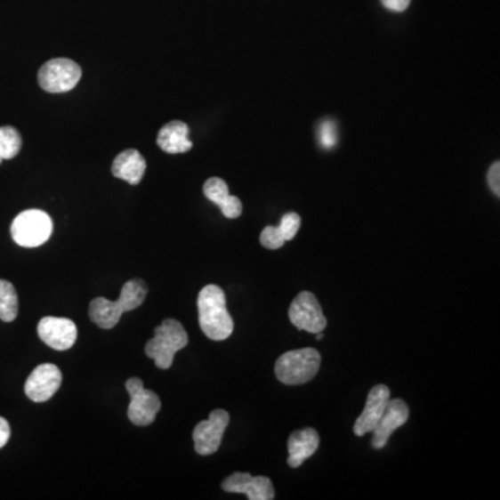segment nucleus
<instances>
[{"label": "nucleus", "instance_id": "17", "mask_svg": "<svg viewBox=\"0 0 500 500\" xmlns=\"http://www.w3.org/2000/svg\"><path fill=\"white\" fill-rule=\"evenodd\" d=\"M158 148L165 152L177 155V153L190 152L192 142L190 141V128L182 121H172L165 124L157 135Z\"/></svg>", "mask_w": 500, "mask_h": 500}, {"label": "nucleus", "instance_id": "20", "mask_svg": "<svg viewBox=\"0 0 500 500\" xmlns=\"http://www.w3.org/2000/svg\"><path fill=\"white\" fill-rule=\"evenodd\" d=\"M17 314H19V296L16 288L9 281L0 279V320L10 323L16 320Z\"/></svg>", "mask_w": 500, "mask_h": 500}, {"label": "nucleus", "instance_id": "18", "mask_svg": "<svg viewBox=\"0 0 500 500\" xmlns=\"http://www.w3.org/2000/svg\"><path fill=\"white\" fill-rule=\"evenodd\" d=\"M121 316H123V310L118 306L117 301L111 302L106 298H96L89 304V319L99 328H115L120 321Z\"/></svg>", "mask_w": 500, "mask_h": 500}, {"label": "nucleus", "instance_id": "16", "mask_svg": "<svg viewBox=\"0 0 500 500\" xmlns=\"http://www.w3.org/2000/svg\"><path fill=\"white\" fill-rule=\"evenodd\" d=\"M146 172V162L138 150L127 149L115 158L111 165V173L120 180L127 181L128 184L138 185Z\"/></svg>", "mask_w": 500, "mask_h": 500}, {"label": "nucleus", "instance_id": "5", "mask_svg": "<svg viewBox=\"0 0 500 500\" xmlns=\"http://www.w3.org/2000/svg\"><path fill=\"white\" fill-rule=\"evenodd\" d=\"M83 76L81 67L70 59H52L41 67L38 74L39 85L51 93H70Z\"/></svg>", "mask_w": 500, "mask_h": 500}, {"label": "nucleus", "instance_id": "3", "mask_svg": "<svg viewBox=\"0 0 500 500\" xmlns=\"http://www.w3.org/2000/svg\"><path fill=\"white\" fill-rule=\"evenodd\" d=\"M321 356L316 349L289 351L276 363V375L286 385H302L316 377L320 370Z\"/></svg>", "mask_w": 500, "mask_h": 500}, {"label": "nucleus", "instance_id": "12", "mask_svg": "<svg viewBox=\"0 0 500 500\" xmlns=\"http://www.w3.org/2000/svg\"><path fill=\"white\" fill-rule=\"evenodd\" d=\"M390 399L391 391L388 386L383 385V383L374 386L368 393L365 410L359 415L355 425H353V432H355L356 437H365L368 432H373L374 428L377 427L378 422L383 417Z\"/></svg>", "mask_w": 500, "mask_h": 500}, {"label": "nucleus", "instance_id": "11", "mask_svg": "<svg viewBox=\"0 0 500 500\" xmlns=\"http://www.w3.org/2000/svg\"><path fill=\"white\" fill-rule=\"evenodd\" d=\"M222 489L230 494H245L249 500H272L276 497L271 480L247 472H234L222 481Z\"/></svg>", "mask_w": 500, "mask_h": 500}, {"label": "nucleus", "instance_id": "15", "mask_svg": "<svg viewBox=\"0 0 500 500\" xmlns=\"http://www.w3.org/2000/svg\"><path fill=\"white\" fill-rule=\"evenodd\" d=\"M207 199L222 209L227 219H238L242 214V202L237 197L230 195L229 185L222 178H210L203 187Z\"/></svg>", "mask_w": 500, "mask_h": 500}, {"label": "nucleus", "instance_id": "14", "mask_svg": "<svg viewBox=\"0 0 500 500\" xmlns=\"http://www.w3.org/2000/svg\"><path fill=\"white\" fill-rule=\"evenodd\" d=\"M320 445V437L314 428H303V430L292 432L288 440V464L292 469H298L303 462L313 456Z\"/></svg>", "mask_w": 500, "mask_h": 500}, {"label": "nucleus", "instance_id": "26", "mask_svg": "<svg viewBox=\"0 0 500 500\" xmlns=\"http://www.w3.org/2000/svg\"><path fill=\"white\" fill-rule=\"evenodd\" d=\"M381 2L386 9L400 13V12H405L407 9L412 0H381Z\"/></svg>", "mask_w": 500, "mask_h": 500}, {"label": "nucleus", "instance_id": "27", "mask_svg": "<svg viewBox=\"0 0 500 500\" xmlns=\"http://www.w3.org/2000/svg\"><path fill=\"white\" fill-rule=\"evenodd\" d=\"M10 434H12V431H10L9 423L4 417H0V449L9 442Z\"/></svg>", "mask_w": 500, "mask_h": 500}, {"label": "nucleus", "instance_id": "19", "mask_svg": "<svg viewBox=\"0 0 500 500\" xmlns=\"http://www.w3.org/2000/svg\"><path fill=\"white\" fill-rule=\"evenodd\" d=\"M146 294H148V286H146L145 281L131 279V281L125 282L121 288V294L117 299L118 306L123 313L135 310L143 303Z\"/></svg>", "mask_w": 500, "mask_h": 500}, {"label": "nucleus", "instance_id": "23", "mask_svg": "<svg viewBox=\"0 0 500 500\" xmlns=\"http://www.w3.org/2000/svg\"><path fill=\"white\" fill-rule=\"evenodd\" d=\"M319 142L326 149H331L338 142V130L336 124L331 120L323 121L319 127Z\"/></svg>", "mask_w": 500, "mask_h": 500}, {"label": "nucleus", "instance_id": "24", "mask_svg": "<svg viewBox=\"0 0 500 500\" xmlns=\"http://www.w3.org/2000/svg\"><path fill=\"white\" fill-rule=\"evenodd\" d=\"M286 239L282 237L281 231H279L278 227H272L269 225L263 230V232L260 234V244L263 245L267 249L276 250L279 247L284 246L286 244Z\"/></svg>", "mask_w": 500, "mask_h": 500}, {"label": "nucleus", "instance_id": "1", "mask_svg": "<svg viewBox=\"0 0 500 500\" xmlns=\"http://www.w3.org/2000/svg\"><path fill=\"white\" fill-rule=\"evenodd\" d=\"M199 326L212 341H224L234 333V320L227 310L224 291L217 286H206L198 296Z\"/></svg>", "mask_w": 500, "mask_h": 500}, {"label": "nucleus", "instance_id": "13", "mask_svg": "<svg viewBox=\"0 0 500 500\" xmlns=\"http://www.w3.org/2000/svg\"><path fill=\"white\" fill-rule=\"evenodd\" d=\"M408 420V407L402 399H390L386 405L385 412L378 422L377 427L374 428L371 447L374 449H383L390 440L391 435L398 428L406 424Z\"/></svg>", "mask_w": 500, "mask_h": 500}, {"label": "nucleus", "instance_id": "22", "mask_svg": "<svg viewBox=\"0 0 500 500\" xmlns=\"http://www.w3.org/2000/svg\"><path fill=\"white\" fill-rule=\"evenodd\" d=\"M301 224V215L296 214V213H286V214H284V217H282L278 229L286 241H292V239L296 237V234H298Z\"/></svg>", "mask_w": 500, "mask_h": 500}, {"label": "nucleus", "instance_id": "10", "mask_svg": "<svg viewBox=\"0 0 500 500\" xmlns=\"http://www.w3.org/2000/svg\"><path fill=\"white\" fill-rule=\"evenodd\" d=\"M38 335L42 343L54 351H69L77 341V326L74 321L61 317H44L38 324Z\"/></svg>", "mask_w": 500, "mask_h": 500}, {"label": "nucleus", "instance_id": "7", "mask_svg": "<svg viewBox=\"0 0 500 500\" xmlns=\"http://www.w3.org/2000/svg\"><path fill=\"white\" fill-rule=\"evenodd\" d=\"M288 314L289 320L299 331L319 334L326 329L327 319L323 309L311 292H301L292 302Z\"/></svg>", "mask_w": 500, "mask_h": 500}, {"label": "nucleus", "instance_id": "25", "mask_svg": "<svg viewBox=\"0 0 500 500\" xmlns=\"http://www.w3.org/2000/svg\"><path fill=\"white\" fill-rule=\"evenodd\" d=\"M488 184L494 190L495 195L497 198L500 197V163L496 162L495 165H491L489 168V173H488Z\"/></svg>", "mask_w": 500, "mask_h": 500}, {"label": "nucleus", "instance_id": "2", "mask_svg": "<svg viewBox=\"0 0 500 500\" xmlns=\"http://www.w3.org/2000/svg\"><path fill=\"white\" fill-rule=\"evenodd\" d=\"M187 331L180 321L167 319L155 328V336L146 343L145 353L155 360L156 366L162 370H168L174 363L178 351L188 345Z\"/></svg>", "mask_w": 500, "mask_h": 500}, {"label": "nucleus", "instance_id": "6", "mask_svg": "<svg viewBox=\"0 0 500 500\" xmlns=\"http://www.w3.org/2000/svg\"><path fill=\"white\" fill-rule=\"evenodd\" d=\"M131 403L128 406V418L138 427H146L155 422L156 415L162 408L160 398L153 391L145 390L141 378H130L125 383Z\"/></svg>", "mask_w": 500, "mask_h": 500}, {"label": "nucleus", "instance_id": "9", "mask_svg": "<svg viewBox=\"0 0 500 500\" xmlns=\"http://www.w3.org/2000/svg\"><path fill=\"white\" fill-rule=\"evenodd\" d=\"M61 385V371L58 366L46 365L38 366L36 370L29 374L26 381L24 391L32 402L44 403L52 399V396L58 392Z\"/></svg>", "mask_w": 500, "mask_h": 500}, {"label": "nucleus", "instance_id": "8", "mask_svg": "<svg viewBox=\"0 0 500 500\" xmlns=\"http://www.w3.org/2000/svg\"><path fill=\"white\" fill-rule=\"evenodd\" d=\"M230 424L229 412L217 408L210 413L209 420L200 422L193 430V442L198 455L209 456L217 452L222 445V435Z\"/></svg>", "mask_w": 500, "mask_h": 500}, {"label": "nucleus", "instance_id": "28", "mask_svg": "<svg viewBox=\"0 0 500 500\" xmlns=\"http://www.w3.org/2000/svg\"><path fill=\"white\" fill-rule=\"evenodd\" d=\"M2 162H4V158L0 157V165H2Z\"/></svg>", "mask_w": 500, "mask_h": 500}, {"label": "nucleus", "instance_id": "4", "mask_svg": "<svg viewBox=\"0 0 500 500\" xmlns=\"http://www.w3.org/2000/svg\"><path fill=\"white\" fill-rule=\"evenodd\" d=\"M53 222L42 210L31 209L20 213L12 222V237L22 247H38L51 238Z\"/></svg>", "mask_w": 500, "mask_h": 500}, {"label": "nucleus", "instance_id": "21", "mask_svg": "<svg viewBox=\"0 0 500 500\" xmlns=\"http://www.w3.org/2000/svg\"><path fill=\"white\" fill-rule=\"evenodd\" d=\"M22 140L19 131L16 128L0 127V157L4 160L16 157L21 149Z\"/></svg>", "mask_w": 500, "mask_h": 500}]
</instances>
